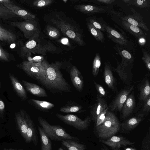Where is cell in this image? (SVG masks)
<instances>
[{
	"label": "cell",
	"instance_id": "cell-43",
	"mask_svg": "<svg viewBox=\"0 0 150 150\" xmlns=\"http://www.w3.org/2000/svg\"><path fill=\"white\" fill-rule=\"evenodd\" d=\"M143 57L142 59L145 65L148 69L150 71V56L149 54L145 50L142 49Z\"/></svg>",
	"mask_w": 150,
	"mask_h": 150
},
{
	"label": "cell",
	"instance_id": "cell-10",
	"mask_svg": "<svg viewBox=\"0 0 150 150\" xmlns=\"http://www.w3.org/2000/svg\"><path fill=\"white\" fill-rule=\"evenodd\" d=\"M103 26L107 33V36L120 46L126 49H131L133 44L126 36L119 32L114 28L107 25L105 22L103 23Z\"/></svg>",
	"mask_w": 150,
	"mask_h": 150
},
{
	"label": "cell",
	"instance_id": "cell-18",
	"mask_svg": "<svg viewBox=\"0 0 150 150\" xmlns=\"http://www.w3.org/2000/svg\"><path fill=\"white\" fill-rule=\"evenodd\" d=\"M27 113L25 111L21 110L15 114L16 124L19 132L25 139L27 129Z\"/></svg>",
	"mask_w": 150,
	"mask_h": 150
},
{
	"label": "cell",
	"instance_id": "cell-40",
	"mask_svg": "<svg viewBox=\"0 0 150 150\" xmlns=\"http://www.w3.org/2000/svg\"><path fill=\"white\" fill-rule=\"evenodd\" d=\"M87 20V21L90 23L95 28L101 31L105 32L103 25L104 22L100 21L98 18L94 16L89 17Z\"/></svg>",
	"mask_w": 150,
	"mask_h": 150
},
{
	"label": "cell",
	"instance_id": "cell-4",
	"mask_svg": "<svg viewBox=\"0 0 150 150\" xmlns=\"http://www.w3.org/2000/svg\"><path fill=\"white\" fill-rule=\"evenodd\" d=\"M120 129L118 118L112 112L108 111L105 121L96 127V131L99 138L105 139L114 136Z\"/></svg>",
	"mask_w": 150,
	"mask_h": 150
},
{
	"label": "cell",
	"instance_id": "cell-34",
	"mask_svg": "<svg viewBox=\"0 0 150 150\" xmlns=\"http://www.w3.org/2000/svg\"><path fill=\"white\" fill-rule=\"evenodd\" d=\"M83 107L81 105L77 104L65 105L59 109L60 112L65 113H80L84 112Z\"/></svg>",
	"mask_w": 150,
	"mask_h": 150
},
{
	"label": "cell",
	"instance_id": "cell-33",
	"mask_svg": "<svg viewBox=\"0 0 150 150\" xmlns=\"http://www.w3.org/2000/svg\"><path fill=\"white\" fill-rule=\"evenodd\" d=\"M86 25L89 31L96 39L98 42L103 43L105 42V38L101 31L95 28L87 21Z\"/></svg>",
	"mask_w": 150,
	"mask_h": 150
},
{
	"label": "cell",
	"instance_id": "cell-53",
	"mask_svg": "<svg viewBox=\"0 0 150 150\" xmlns=\"http://www.w3.org/2000/svg\"><path fill=\"white\" fill-rule=\"evenodd\" d=\"M58 150H64L62 148L60 147L58 149Z\"/></svg>",
	"mask_w": 150,
	"mask_h": 150
},
{
	"label": "cell",
	"instance_id": "cell-8",
	"mask_svg": "<svg viewBox=\"0 0 150 150\" xmlns=\"http://www.w3.org/2000/svg\"><path fill=\"white\" fill-rule=\"evenodd\" d=\"M10 25L18 29L23 33L24 37L29 39L35 35L40 34V31L36 21L25 20L22 21H6Z\"/></svg>",
	"mask_w": 150,
	"mask_h": 150
},
{
	"label": "cell",
	"instance_id": "cell-36",
	"mask_svg": "<svg viewBox=\"0 0 150 150\" xmlns=\"http://www.w3.org/2000/svg\"><path fill=\"white\" fill-rule=\"evenodd\" d=\"M45 31L47 35L52 39L58 38L61 35L60 31L55 27L50 25L46 26Z\"/></svg>",
	"mask_w": 150,
	"mask_h": 150
},
{
	"label": "cell",
	"instance_id": "cell-49",
	"mask_svg": "<svg viewBox=\"0 0 150 150\" xmlns=\"http://www.w3.org/2000/svg\"><path fill=\"white\" fill-rule=\"evenodd\" d=\"M0 3L3 4H12L14 3L13 1L10 0H0Z\"/></svg>",
	"mask_w": 150,
	"mask_h": 150
},
{
	"label": "cell",
	"instance_id": "cell-21",
	"mask_svg": "<svg viewBox=\"0 0 150 150\" xmlns=\"http://www.w3.org/2000/svg\"><path fill=\"white\" fill-rule=\"evenodd\" d=\"M74 7L76 10L86 13H105L108 10L105 6L88 4H78Z\"/></svg>",
	"mask_w": 150,
	"mask_h": 150
},
{
	"label": "cell",
	"instance_id": "cell-19",
	"mask_svg": "<svg viewBox=\"0 0 150 150\" xmlns=\"http://www.w3.org/2000/svg\"><path fill=\"white\" fill-rule=\"evenodd\" d=\"M2 5L13 12L20 18L25 20H35V16L34 14L15 4V3L4 4Z\"/></svg>",
	"mask_w": 150,
	"mask_h": 150
},
{
	"label": "cell",
	"instance_id": "cell-39",
	"mask_svg": "<svg viewBox=\"0 0 150 150\" xmlns=\"http://www.w3.org/2000/svg\"><path fill=\"white\" fill-rule=\"evenodd\" d=\"M0 61L3 62H10L15 61L14 55L5 50L0 45Z\"/></svg>",
	"mask_w": 150,
	"mask_h": 150
},
{
	"label": "cell",
	"instance_id": "cell-3",
	"mask_svg": "<svg viewBox=\"0 0 150 150\" xmlns=\"http://www.w3.org/2000/svg\"><path fill=\"white\" fill-rule=\"evenodd\" d=\"M36 34L23 43L18 48V53L22 58L28 55L31 52L45 55L47 52H54L56 47L51 42Z\"/></svg>",
	"mask_w": 150,
	"mask_h": 150
},
{
	"label": "cell",
	"instance_id": "cell-17",
	"mask_svg": "<svg viewBox=\"0 0 150 150\" xmlns=\"http://www.w3.org/2000/svg\"><path fill=\"white\" fill-rule=\"evenodd\" d=\"M27 120L28 127L24 140L27 143L33 142L36 146L38 141V132L33 121L28 114Z\"/></svg>",
	"mask_w": 150,
	"mask_h": 150
},
{
	"label": "cell",
	"instance_id": "cell-47",
	"mask_svg": "<svg viewBox=\"0 0 150 150\" xmlns=\"http://www.w3.org/2000/svg\"><path fill=\"white\" fill-rule=\"evenodd\" d=\"M5 108V105L4 102L0 99V116L3 117V114Z\"/></svg>",
	"mask_w": 150,
	"mask_h": 150
},
{
	"label": "cell",
	"instance_id": "cell-28",
	"mask_svg": "<svg viewBox=\"0 0 150 150\" xmlns=\"http://www.w3.org/2000/svg\"><path fill=\"white\" fill-rule=\"evenodd\" d=\"M20 18L11 11L0 3V19L5 21H16Z\"/></svg>",
	"mask_w": 150,
	"mask_h": 150
},
{
	"label": "cell",
	"instance_id": "cell-13",
	"mask_svg": "<svg viewBox=\"0 0 150 150\" xmlns=\"http://www.w3.org/2000/svg\"><path fill=\"white\" fill-rule=\"evenodd\" d=\"M121 56L122 61L120 64L123 67L132 69L134 62V57L127 49L117 45L114 48Z\"/></svg>",
	"mask_w": 150,
	"mask_h": 150
},
{
	"label": "cell",
	"instance_id": "cell-25",
	"mask_svg": "<svg viewBox=\"0 0 150 150\" xmlns=\"http://www.w3.org/2000/svg\"><path fill=\"white\" fill-rule=\"evenodd\" d=\"M10 79L15 91L18 96L22 100L28 98L26 91L18 79L10 73L8 74Z\"/></svg>",
	"mask_w": 150,
	"mask_h": 150
},
{
	"label": "cell",
	"instance_id": "cell-9",
	"mask_svg": "<svg viewBox=\"0 0 150 150\" xmlns=\"http://www.w3.org/2000/svg\"><path fill=\"white\" fill-rule=\"evenodd\" d=\"M56 116L64 123L79 131L88 129L92 120L90 116L87 117L83 120L76 115L73 114H69L63 115L57 113Z\"/></svg>",
	"mask_w": 150,
	"mask_h": 150
},
{
	"label": "cell",
	"instance_id": "cell-20",
	"mask_svg": "<svg viewBox=\"0 0 150 150\" xmlns=\"http://www.w3.org/2000/svg\"><path fill=\"white\" fill-rule=\"evenodd\" d=\"M70 77L74 86L79 91H82L84 85L83 77L78 69L73 66L70 71Z\"/></svg>",
	"mask_w": 150,
	"mask_h": 150
},
{
	"label": "cell",
	"instance_id": "cell-2",
	"mask_svg": "<svg viewBox=\"0 0 150 150\" xmlns=\"http://www.w3.org/2000/svg\"><path fill=\"white\" fill-rule=\"evenodd\" d=\"M59 62L49 64L47 62L42 76L37 80L53 93H71L70 85L63 77Z\"/></svg>",
	"mask_w": 150,
	"mask_h": 150
},
{
	"label": "cell",
	"instance_id": "cell-23",
	"mask_svg": "<svg viewBox=\"0 0 150 150\" xmlns=\"http://www.w3.org/2000/svg\"><path fill=\"white\" fill-rule=\"evenodd\" d=\"M103 75L106 84L112 91H115L117 89L115 79L113 75L111 66L107 62L105 63Z\"/></svg>",
	"mask_w": 150,
	"mask_h": 150
},
{
	"label": "cell",
	"instance_id": "cell-5",
	"mask_svg": "<svg viewBox=\"0 0 150 150\" xmlns=\"http://www.w3.org/2000/svg\"><path fill=\"white\" fill-rule=\"evenodd\" d=\"M3 21L0 19V43L4 46L16 47L19 48L23 43L21 34L6 22L3 23Z\"/></svg>",
	"mask_w": 150,
	"mask_h": 150
},
{
	"label": "cell",
	"instance_id": "cell-1",
	"mask_svg": "<svg viewBox=\"0 0 150 150\" xmlns=\"http://www.w3.org/2000/svg\"><path fill=\"white\" fill-rule=\"evenodd\" d=\"M44 21L57 28L64 36L80 46L85 45L83 31L76 22L62 11H52L45 14Z\"/></svg>",
	"mask_w": 150,
	"mask_h": 150
},
{
	"label": "cell",
	"instance_id": "cell-24",
	"mask_svg": "<svg viewBox=\"0 0 150 150\" xmlns=\"http://www.w3.org/2000/svg\"><path fill=\"white\" fill-rule=\"evenodd\" d=\"M22 82L26 90L32 95L41 97L47 96L45 90L38 85L23 80Z\"/></svg>",
	"mask_w": 150,
	"mask_h": 150
},
{
	"label": "cell",
	"instance_id": "cell-51",
	"mask_svg": "<svg viewBox=\"0 0 150 150\" xmlns=\"http://www.w3.org/2000/svg\"><path fill=\"white\" fill-rule=\"evenodd\" d=\"M125 150H137L136 149L132 147H127L125 148Z\"/></svg>",
	"mask_w": 150,
	"mask_h": 150
},
{
	"label": "cell",
	"instance_id": "cell-55",
	"mask_svg": "<svg viewBox=\"0 0 150 150\" xmlns=\"http://www.w3.org/2000/svg\"><path fill=\"white\" fill-rule=\"evenodd\" d=\"M141 150H143V149H141Z\"/></svg>",
	"mask_w": 150,
	"mask_h": 150
},
{
	"label": "cell",
	"instance_id": "cell-16",
	"mask_svg": "<svg viewBox=\"0 0 150 150\" xmlns=\"http://www.w3.org/2000/svg\"><path fill=\"white\" fill-rule=\"evenodd\" d=\"M108 106L106 101L102 98L97 96L95 103L90 106V117L91 120L96 122L98 116Z\"/></svg>",
	"mask_w": 150,
	"mask_h": 150
},
{
	"label": "cell",
	"instance_id": "cell-27",
	"mask_svg": "<svg viewBox=\"0 0 150 150\" xmlns=\"http://www.w3.org/2000/svg\"><path fill=\"white\" fill-rule=\"evenodd\" d=\"M117 66L116 68H113V70L116 72L120 79L125 83L129 84L131 79V75L129 74V71H131V69L122 67L120 63L116 60Z\"/></svg>",
	"mask_w": 150,
	"mask_h": 150
},
{
	"label": "cell",
	"instance_id": "cell-6",
	"mask_svg": "<svg viewBox=\"0 0 150 150\" xmlns=\"http://www.w3.org/2000/svg\"><path fill=\"white\" fill-rule=\"evenodd\" d=\"M38 120L40 125L50 139L54 141H62L66 139L74 140L77 139L67 133L61 126L58 125H52L41 117Z\"/></svg>",
	"mask_w": 150,
	"mask_h": 150
},
{
	"label": "cell",
	"instance_id": "cell-46",
	"mask_svg": "<svg viewBox=\"0 0 150 150\" xmlns=\"http://www.w3.org/2000/svg\"><path fill=\"white\" fill-rule=\"evenodd\" d=\"M94 3L98 4V3L105 5H110L115 1V0H96L91 1Z\"/></svg>",
	"mask_w": 150,
	"mask_h": 150
},
{
	"label": "cell",
	"instance_id": "cell-14",
	"mask_svg": "<svg viewBox=\"0 0 150 150\" xmlns=\"http://www.w3.org/2000/svg\"><path fill=\"white\" fill-rule=\"evenodd\" d=\"M144 116L140 114L123 122L120 124L121 132L125 134L130 133L144 120Z\"/></svg>",
	"mask_w": 150,
	"mask_h": 150
},
{
	"label": "cell",
	"instance_id": "cell-29",
	"mask_svg": "<svg viewBox=\"0 0 150 150\" xmlns=\"http://www.w3.org/2000/svg\"><path fill=\"white\" fill-rule=\"evenodd\" d=\"M29 103L38 110L43 111H48L54 107V105L50 102L30 99L28 100Z\"/></svg>",
	"mask_w": 150,
	"mask_h": 150
},
{
	"label": "cell",
	"instance_id": "cell-7",
	"mask_svg": "<svg viewBox=\"0 0 150 150\" xmlns=\"http://www.w3.org/2000/svg\"><path fill=\"white\" fill-rule=\"evenodd\" d=\"M46 62H36L33 61H24L17 65L27 75L36 80L41 77L45 71Z\"/></svg>",
	"mask_w": 150,
	"mask_h": 150
},
{
	"label": "cell",
	"instance_id": "cell-32",
	"mask_svg": "<svg viewBox=\"0 0 150 150\" xmlns=\"http://www.w3.org/2000/svg\"><path fill=\"white\" fill-rule=\"evenodd\" d=\"M140 94L139 100L144 101L150 96V86L149 80L146 79L139 87Z\"/></svg>",
	"mask_w": 150,
	"mask_h": 150
},
{
	"label": "cell",
	"instance_id": "cell-26",
	"mask_svg": "<svg viewBox=\"0 0 150 150\" xmlns=\"http://www.w3.org/2000/svg\"><path fill=\"white\" fill-rule=\"evenodd\" d=\"M122 24L125 30L137 38H146V34L140 28L132 25L125 20H122Z\"/></svg>",
	"mask_w": 150,
	"mask_h": 150
},
{
	"label": "cell",
	"instance_id": "cell-45",
	"mask_svg": "<svg viewBox=\"0 0 150 150\" xmlns=\"http://www.w3.org/2000/svg\"><path fill=\"white\" fill-rule=\"evenodd\" d=\"M144 102L142 111L144 113H148L150 110V96L148 97Z\"/></svg>",
	"mask_w": 150,
	"mask_h": 150
},
{
	"label": "cell",
	"instance_id": "cell-35",
	"mask_svg": "<svg viewBox=\"0 0 150 150\" xmlns=\"http://www.w3.org/2000/svg\"><path fill=\"white\" fill-rule=\"evenodd\" d=\"M52 0H37L30 2L26 0H19L18 1L22 4H25L41 8L45 7L51 4L53 2Z\"/></svg>",
	"mask_w": 150,
	"mask_h": 150
},
{
	"label": "cell",
	"instance_id": "cell-50",
	"mask_svg": "<svg viewBox=\"0 0 150 150\" xmlns=\"http://www.w3.org/2000/svg\"><path fill=\"white\" fill-rule=\"evenodd\" d=\"M102 145L103 147L101 148V150H110L104 144H102Z\"/></svg>",
	"mask_w": 150,
	"mask_h": 150
},
{
	"label": "cell",
	"instance_id": "cell-38",
	"mask_svg": "<svg viewBox=\"0 0 150 150\" xmlns=\"http://www.w3.org/2000/svg\"><path fill=\"white\" fill-rule=\"evenodd\" d=\"M101 65V60L100 55L98 53L95 54L93 64L92 73L94 77L98 75L100 68Z\"/></svg>",
	"mask_w": 150,
	"mask_h": 150
},
{
	"label": "cell",
	"instance_id": "cell-54",
	"mask_svg": "<svg viewBox=\"0 0 150 150\" xmlns=\"http://www.w3.org/2000/svg\"><path fill=\"white\" fill-rule=\"evenodd\" d=\"M1 87V84H0V88Z\"/></svg>",
	"mask_w": 150,
	"mask_h": 150
},
{
	"label": "cell",
	"instance_id": "cell-48",
	"mask_svg": "<svg viewBox=\"0 0 150 150\" xmlns=\"http://www.w3.org/2000/svg\"><path fill=\"white\" fill-rule=\"evenodd\" d=\"M138 43L139 45L143 46L144 45L146 42V38L145 37H142L138 39Z\"/></svg>",
	"mask_w": 150,
	"mask_h": 150
},
{
	"label": "cell",
	"instance_id": "cell-30",
	"mask_svg": "<svg viewBox=\"0 0 150 150\" xmlns=\"http://www.w3.org/2000/svg\"><path fill=\"white\" fill-rule=\"evenodd\" d=\"M41 143V150H52L51 141L41 127L38 126Z\"/></svg>",
	"mask_w": 150,
	"mask_h": 150
},
{
	"label": "cell",
	"instance_id": "cell-41",
	"mask_svg": "<svg viewBox=\"0 0 150 150\" xmlns=\"http://www.w3.org/2000/svg\"><path fill=\"white\" fill-rule=\"evenodd\" d=\"M141 149L150 150V133L149 130L142 142Z\"/></svg>",
	"mask_w": 150,
	"mask_h": 150
},
{
	"label": "cell",
	"instance_id": "cell-52",
	"mask_svg": "<svg viewBox=\"0 0 150 150\" xmlns=\"http://www.w3.org/2000/svg\"><path fill=\"white\" fill-rule=\"evenodd\" d=\"M4 150H24L23 149H5Z\"/></svg>",
	"mask_w": 150,
	"mask_h": 150
},
{
	"label": "cell",
	"instance_id": "cell-22",
	"mask_svg": "<svg viewBox=\"0 0 150 150\" xmlns=\"http://www.w3.org/2000/svg\"><path fill=\"white\" fill-rule=\"evenodd\" d=\"M135 99L134 91L128 96L124 103L122 110V118L125 119L128 117L132 113L135 107Z\"/></svg>",
	"mask_w": 150,
	"mask_h": 150
},
{
	"label": "cell",
	"instance_id": "cell-15",
	"mask_svg": "<svg viewBox=\"0 0 150 150\" xmlns=\"http://www.w3.org/2000/svg\"><path fill=\"white\" fill-rule=\"evenodd\" d=\"M133 14L129 15L124 17H120L122 20H125L130 24L141 28L146 31L149 30L146 24L143 20V17L141 15L132 9Z\"/></svg>",
	"mask_w": 150,
	"mask_h": 150
},
{
	"label": "cell",
	"instance_id": "cell-11",
	"mask_svg": "<svg viewBox=\"0 0 150 150\" xmlns=\"http://www.w3.org/2000/svg\"><path fill=\"white\" fill-rule=\"evenodd\" d=\"M100 141L103 144L108 146L112 150H121V147L131 145L135 143L125 137L115 135Z\"/></svg>",
	"mask_w": 150,
	"mask_h": 150
},
{
	"label": "cell",
	"instance_id": "cell-12",
	"mask_svg": "<svg viewBox=\"0 0 150 150\" xmlns=\"http://www.w3.org/2000/svg\"><path fill=\"white\" fill-rule=\"evenodd\" d=\"M134 88L132 86L128 89L121 90L110 105L109 107L112 111L117 110L120 112L126 99Z\"/></svg>",
	"mask_w": 150,
	"mask_h": 150
},
{
	"label": "cell",
	"instance_id": "cell-37",
	"mask_svg": "<svg viewBox=\"0 0 150 150\" xmlns=\"http://www.w3.org/2000/svg\"><path fill=\"white\" fill-rule=\"evenodd\" d=\"M122 1L128 4L140 8H147L150 6L149 0H123Z\"/></svg>",
	"mask_w": 150,
	"mask_h": 150
},
{
	"label": "cell",
	"instance_id": "cell-31",
	"mask_svg": "<svg viewBox=\"0 0 150 150\" xmlns=\"http://www.w3.org/2000/svg\"><path fill=\"white\" fill-rule=\"evenodd\" d=\"M62 143L68 150H85L86 149L85 145L79 144L73 140H63Z\"/></svg>",
	"mask_w": 150,
	"mask_h": 150
},
{
	"label": "cell",
	"instance_id": "cell-44",
	"mask_svg": "<svg viewBox=\"0 0 150 150\" xmlns=\"http://www.w3.org/2000/svg\"><path fill=\"white\" fill-rule=\"evenodd\" d=\"M94 83L98 93L97 96L101 98L105 97L106 96V92L104 88L95 81Z\"/></svg>",
	"mask_w": 150,
	"mask_h": 150
},
{
	"label": "cell",
	"instance_id": "cell-42",
	"mask_svg": "<svg viewBox=\"0 0 150 150\" xmlns=\"http://www.w3.org/2000/svg\"><path fill=\"white\" fill-rule=\"evenodd\" d=\"M109 108L108 106L106 109L98 116L96 122V127L100 125L105 121Z\"/></svg>",
	"mask_w": 150,
	"mask_h": 150
}]
</instances>
